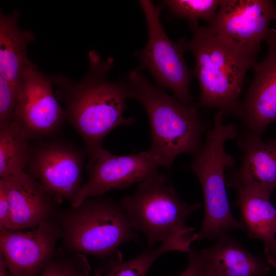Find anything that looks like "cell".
Instances as JSON below:
<instances>
[{
  "label": "cell",
  "instance_id": "obj_4",
  "mask_svg": "<svg viewBox=\"0 0 276 276\" xmlns=\"http://www.w3.org/2000/svg\"><path fill=\"white\" fill-rule=\"evenodd\" d=\"M62 249L105 259L121 252V245L136 239L120 201L101 196L89 197L78 205L58 211Z\"/></svg>",
  "mask_w": 276,
  "mask_h": 276
},
{
  "label": "cell",
  "instance_id": "obj_17",
  "mask_svg": "<svg viewBox=\"0 0 276 276\" xmlns=\"http://www.w3.org/2000/svg\"><path fill=\"white\" fill-rule=\"evenodd\" d=\"M19 16L17 10L8 14L0 11V76L18 87L24 70L32 62L27 48L35 40L32 32L19 27Z\"/></svg>",
  "mask_w": 276,
  "mask_h": 276
},
{
  "label": "cell",
  "instance_id": "obj_7",
  "mask_svg": "<svg viewBox=\"0 0 276 276\" xmlns=\"http://www.w3.org/2000/svg\"><path fill=\"white\" fill-rule=\"evenodd\" d=\"M138 2L148 29L146 44L134 53L140 62L139 69L148 71L157 86L170 89L177 99L188 105L193 99L189 85L194 74L185 60L186 39L182 38L174 42L168 37L160 21L161 6L149 0Z\"/></svg>",
  "mask_w": 276,
  "mask_h": 276
},
{
  "label": "cell",
  "instance_id": "obj_25",
  "mask_svg": "<svg viewBox=\"0 0 276 276\" xmlns=\"http://www.w3.org/2000/svg\"><path fill=\"white\" fill-rule=\"evenodd\" d=\"M12 230L11 207L4 189L0 186V230Z\"/></svg>",
  "mask_w": 276,
  "mask_h": 276
},
{
  "label": "cell",
  "instance_id": "obj_26",
  "mask_svg": "<svg viewBox=\"0 0 276 276\" xmlns=\"http://www.w3.org/2000/svg\"><path fill=\"white\" fill-rule=\"evenodd\" d=\"M203 260L204 262V276H223L218 272L211 264L206 262L204 259Z\"/></svg>",
  "mask_w": 276,
  "mask_h": 276
},
{
  "label": "cell",
  "instance_id": "obj_21",
  "mask_svg": "<svg viewBox=\"0 0 276 276\" xmlns=\"http://www.w3.org/2000/svg\"><path fill=\"white\" fill-rule=\"evenodd\" d=\"M221 0H166V7L174 17L187 20L189 24H198L203 20L210 24L215 18Z\"/></svg>",
  "mask_w": 276,
  "mask_h": 276
},
{
  "label": "cell",
  "instance_id": "obj_29",
  "mask_svg": "<svg viewBox=\"0 0 276 276\" xmlns=\"http://www.w3.org/2000/svg\"><path fill=\"white\" fill-rule=\"evenodd\" d=\"M274 20L276 21V15H275V18H274Z\"/></svg>",
  "mask_w": 276,
  "mask_h": 276
},
{
  "label": "cell",
  "instance_id": "obj_24",
  "mask_svg": "<svg viewBox=\"0 0 276 276\" xmlns=\"http://www.w3.org/2000/svg\"><path fill=\"white\" fill-rule=\"evenodd\" d=\"M188 254L187 266L178 276H204V262L199 251L191 248Z\"/></svg>",
  "mask_w": 276,
  "mask_h": 276
},
{
  "label": "cell",
  "instance_id": "obj_27",
  "mask_svg": "<svg viewBox=\"0 0 276 276\" xmlns=\"http://www.w3.org/2000/svg\"><path fill=\"white\" fill-rule=\"evenodd\" d=\"M0 276H10L3 258L0 257Z\"/></svg>",
  "mask_w": 276,
  "mask_h": 276
},
{
  "label": "cell",
  "instance_id": "obj_13",
  "mask_svg": "<svg viewBox=\"0 0 276 276\" xmlns=\"http://www.w3.org/2000/svg\"><path fill=\"white\" fill-rule=\"evenodd\" d=\"M265 41L267 53L252 67L253 79L236 112L248 133L261 137L276 120V29H270Z\"/></svg>",
  "mask_w": 276,
  "mask_h": 276
},
{
  "label": "cell",
  "instance_id": "obj_11",
  "mask_svg": "<svg viewBox=\"0 0 276 276\" xmlns=\"http://www.w3.org/2000/svg\"><path fill=\"white\" fill-rule=\"evenodd\" d=\"M62 236L55 218L29 231H0V257L10 276H38L57 254Z\"/></svg>",
  "mask_w": 276,
  "mask_h": 276
},
{
  "label": "cell",
  "instance_id": "obj_20",
  "mask_svg": "<svg viewBox=\"0 0 276 276\" xmlns=\"http://www.w3.org/2000/svg\"><path fill=\"white\" fill-rule=\"evenodd\" d=\"M31 142L14 121L0 125V178L25 171Z\"/></svg>",
  "mask_w": 276,
  "mask_h": 276
},
{
  "label": "cell",
  "instance_id": "obj_9",
  "mask_svg": "<svg viewBox=\"0 0 276 276\" xmlns=\"http://www.w3.org/2000/svg\"><path fill=\"white\" fill-rule=\"evenodd\" d=\"M53 85L32 62L24 70L13 121L32 141L56 136L67 122Z\"/></svg>",
  "mask_w": 276,
  "mask_h": 276
},
{
  "label": "cell",
  "instance_id": "obj_18",
  "mask_svg": "<svg viewBox=\"0 0 276 276\" xmlns=\"http://www.w3.org/2000/svg\"><path fill=\"white\" fill-rule=\"evenodd\" d=\"M203 259L223 276H264L269 268L264 261L244 248L228 234L199 251Z\"/></svg>",
  "mask_w": 276,
  "mask_h": 276
},
{
  "label": "cell",
  "instance_id": "obj_12",
  "mask_svg": "<svg viewBox=\"0 0 276 276\" xmlns=\"http://www.w3.org/2000/svg\"><path fill=\"white\" fill-rule=\"evenodd\" d=\"M275 14L273 1L221 0L215 18L206 27L260 52Z\"/></svg>",
  "mask_w": 276,
  "mask_h": 276
},
{
  "label": "cell",
  "instance_id": "obj_8",
  "mask_svg": "<svg viewBox=\"0 0 276 276\" xmlns=\"http://www.w3.org/2000/svg\"><path fill=\"white\" fill-rule=\"evenodd\" d=\"M85 150L57 136L32 141L25 171L59 203L71 205L82 185Z\"/></svg>",
  "mask_w": 276,
  "mask_h": 276
},
{
  "label": "cell",
  "instance_id": "obj_23",
  "mask_svg": "<svg viewBox=\"0 0 276 276\" xmlns=\"http://www.w3.org/2000/svg\"><path fill=\"white\" fill-rule=\"evenodd\" d=\"M19 87L0 76V125L13 121Z\"/></svg>",
  "mask_w": 276,
  "mask_h": 276
},
{
  "label": "cell",
  "instance_id": "obj_14",
  "mask_svg": "<svg viewBox=\"0 0 276 276\" xmlns=\"http://www.w3.org/2000/svg\"><path fill=\"white\" fill-rule=\"evenodd\" d=\"M0 186L10 204L12 230L33 228L55 218L59 202L25 171L0 178Z\"/></svg>",
  "mask_w": 276,
  "mask_h": 276
},
{
  "label": "cell",
  "instance_id": "obj_28",
  "mask_svg": "<svg viewBox=\"0 0 276 276\" xmlns=\"http://www.w3.org/2000/svg\"><path fill=\"white\" fill-rule=\"evenodd\" d=\"M83 276H85V275H83ZM94 276H102L100 271L99 269H98L95 272Z\"/></svg>",
  "mask_w": 276,
  "mask_h": 276
},
{
  "label": "cell",
  "instance_id": "obj_5",
  "mask_svg": "<svg viewBox=\"0 0 276 276\" xmlns=\"http://www.w3.org/2000/svg\"><path fill=\"white\" fill-rule=\"evenodd\" d=\"M223 114L217 113L214 125L206 134L204 144L194 155L190 168L202 189L204 215L198 241L211 240L235 230H243L241 221L232 214L226 192L225 168L234 164L233 157L225 150L226 141L236 137L237 126L225 124Z\"/></svg>",
  "mask_w": 276,
  "mask_h": 276
},
{
  "label": "cell",
  "instance_id": "obj_19",
  "mask_svg": "<svg viewBox=\"0 0 276 276\" xmlns=\"http://www.w3.org/2000/svg\"><path fill=\"white\" fill-rule=\"evenodd\" d=\"M195 237L189 229L171 236L155 249H147L128 260L122 254L105 259L99 268L102 276H146L154 262L162 255L171 251L189 253Z\"/></svg>",
  "mask_w": 276,
  "mask_h": 276
},
{
  "label": "cell",
  "instance_id": "obj_10",
  "mask_svg": "<svg viewBox=\"0 0 276 276\" xmlns=\"http://www.w3.org/2000/svg\"><path fill=\"white\" fill-rule=\"evenodd\" d=\"M159 167H162L160 158L150 149L130 155H117L103 149L88 171V180L70 206H76L89 197L140 183L158 172Z\"/></svg>",
  "mask_w": 276,
  "mask_h": 276
},
{
  "label": "cell",
  "instance_id": "obj_3",
  "mask_svg": "<svg viewBox=\"0 0 276 276\" xmlns=\"http://www.w3.org/2000/svg\"><path fill=\"white\" fill-rule=\"evenodd\" d=\"M129 98L137 100L147 115L151 129L150 150L162 167H170L178 156L195 155L201 149L203 125L196 105H186L151 83L139 68L123 79Z\"/></svg>",
  "mask_w": 276,
  "mask_h": 276
},
{
  "label": "cell",
  "instance_id": "obj_22",
  "mask_svg": "<svg viewBox=\"0 0 276 276\" xmlns=\"http://www.w3.org/2000/svg\"><path fill=\"white\" fill-rule=\"evenodd\" d=\"M90 267L84 255L58 249L38 276H89Z\"/></svg>",
  "mask_w": 276,
  "mask_h": 276
},
{
  "label": "cell",
  "instance_id": "obj_2",
  "mask_svg": "<svg viewBox=\"0 0 276 276\" xmlns=\"http://www.w3.org/2000/svg\"><path fill=\"white\" fill-rule=\"evenodd\" d=\"M188 27L193 35L187 50L194 57L200 105L223 115L236 113L246 73L256 63L259 52L198 24Z\"/></svg>",
  "mask_w": 276,
  "mask_h": 276
},
{
  "label": "cell",
  "instance_id": "obj_15",
  "mask_svg": "<svg viewBox=\"0 0 276 276\" xmlns=\"http://www.w3.org/2000/svg\"><path fill=\"white\" fill-rule=\"evenodd\" d=\"M240 143L241 164L226 185L272 193L276 188V139L263 141L248 133Z\"/></svg>",
  "mask_w": 276,
  "mask_h": 276
},
{
  "label": "cell",
  "instance_id": "obj_6",
  "mask_svg": "<svg viewBox=\"0 0 276 276\" xmlns=\"http://www.w3.org/2000/svg\"><path fill=\"white\" fill-rule=\"evenodd\" d=\"M120 202L132 228L145 236L149 248L188 227L187 218L202 206L184 202L159 172L139 183L133 195Z\"/></svg>",
  "mask_w": 276,
  "mask_h": 276
},
{
  "label": "cell",
  "instance_id": "obj_1",
  "mask_svg": "<svg viewBox=\"0 0 276 276\" xmlns=\"http://www.w3.org/2000/svg\"><path fill=\"white\" fill-rule=\"evenodd\" d=\"M88 57V71L79 80L60 74L50 76L57 87L56 98L65 104L67 122L83 141L88 171L104 149L105 137L117 127L132 125L136 121L134 117L124 116L125 101L129 98L124 81L109 79L114 59L109 57L104 60L95 50L89 52Z\"/></svg>",
  "mask_w": 276,
  "mask_h": 276
},
{
  "label": "cell",
  "instance_id": "obj_16",
  "mask_svg": "<svg viewBox=\"0 0 276 276\" xmlns=\"http://www.w3.org/2000/svg\"><path fill=\"white\" fill-rule=\"evenodd\" d=\"M236 188V205L248 236L263 243L268 262L276 267V208L270 201L271 193L245 187Z\"/></svg>",
  "mask_w": 276,
  "mask_h": 276
}]
</instances>
